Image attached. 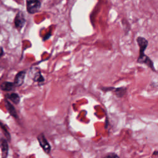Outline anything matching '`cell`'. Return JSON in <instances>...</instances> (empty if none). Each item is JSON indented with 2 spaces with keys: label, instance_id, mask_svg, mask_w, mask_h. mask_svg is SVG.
Segmentation results:
<instances>
[{
  "label": "cell",
  "instance_id": "cell-5",
  "mask_svg": "<svg viewBox=\"0 0 158 158\" xmlns=\"http://www.w3.org/2000/svg\"><path fill=\"white\" fill-rule=\"evenodd\" d=\"M136 42L138 44L139 49V54H143L144 53L145 49L147 48L148 45V40L142 36H138L136 38Z\"/></svg>",
  "mask_w": 158,
  "mask_h": 158
},
{
  "label": "cell",
  "instance_id": "cell-2",
  "mask_svg": "<svg viewBox=\"0 0 158 158\" xmlns=\"http://www.w3.org/2000/svg\"><path fill=\"white\" fill-rule=\"evenodd\" d=\"M37 139H38V141L39 142V144H40V146L42 148L43 151L47 154H49L50 153V152H51V146L50 144L49 143V142L48 141V140L46 139L43 133L40 134L37 136Z\"/></svg>",
  "mask_w": 158,
  "mask_h": 158
},
{
  "label": "cell",
  "instance_id": "cell-13",
  "mask_svg": "<svg viewBox=\"0 0 158 158\" xmlns=\"http://www.w3.org/2000/svg\"><path fill=\"white\" fill-rule=\"evenodd\" d=\"M0 127H1V129H2V130L3 131V133H4V135H5V136H6V138L8 140H10V134H9V132L8 130H7V127H6L4 124H3L2 123H1V122H0Z\"/></svg>",
  "mask_w": 158,
  "mask_h": 158
},
{
  "label": "cell",
  "instance_id": "cell-8",
  "mask_svg": "<svg viewBox=\"0 0 158 158\" xmlns=\"http://www.w3.org/2000/svg\"><path fill=\"white\" fill-rule=\"evenodd\" d=\"M5 106L6 107L7 110H8L9 113L14 118H18V115H17V111L15 109V107H14V106L12 104H10V102L9 101H8L7 99L5 100Z\"/></svg>",
  "mask_w": 158,
  "mask_h": 158
},
{
  "label": "cell",
  "instance_id": "cell-7",
  "mask_svg": "<svg viewBox=\"0 0 158 158\" xmlns=\"http://www.w3.org/2000/svg\"><path fill=\"white\" fill-rule=\"evenodd\" d=\"M0 147L1 148L2 151V156L4 157H7L8 154V150H9V146L7 142L6 139L2 138L0 139Z\"/></svg>",
  "mask_w": 158,
  "mask_h": 158
},
{
  "label": "cell",
  "instance_id": "cell-14",
  "mask_svg": "<svg viewBox=\"0 0 158 158\" xmlns=\"http://www.w3.org/2000/svg\"><path fill=\"white\" fill-rule=\"evenodd\" d=\"M106 157H118V156L117 155V154H116L115 153H110V154H107V156H105Z\"/></svg>",
  "mask_w": 158,
  "mask_h": 158
},
{
  "label": "cell",
  "instance_id": "cell-16",
  "mask_svg": "<svg viewBox=\"0 0 158 158\" xmlns=\"http://www.w3.org/2000/svg\"><path fill=\"white\" fill-rule=\"evenodd\" d=\"M4 55V50L2 47H0V57Z\"/></svg>",
  "mask_w": 158,
  "mask_h": 158
},
{
  "label": "cell",
  "instance_id": "cell-6",
  "mask_svg": "<svg viewBox=\"0 0 158 158\" xmlns=\"http://www.w3.org/2000/svg\"><path fill=\"white\" fill-rule=\"evenodd\" d=\"M25 77V71H20L17 73V75L15 77L14 84L15 87L20 86L24 81Z\"/></svg>",
  "mask_w": 158,
  "mask_h": 158
},
{
  "label": "cell",
  "instance_id": "cell-10",
  "mask_svg": "<svg viewBox=\"0 0 158 158\" xmlns=\"http://www.w3.org/2000/svg\"><path fill=\"white\" fill-rule=\"evenodd\" d=\"M127 88L125 87H119V88H114L112 90V92L114 93L115 96L118 98H122L124 94L126 93Z\"/></svg>",
  "mask_w": 158,
  "mask_h": 158
},
{
  "label": "cell",
  "instance_id": "cell-4",
  "mask_svg": "<svg viewBox=\"0 0 158 158\" xmlns=\"http://www.w3.org/2000/svg\"><path fill=\"white\" fill-rule=\"evenodd\" d=\"M25 22L26 20L25 19L24 14L21 11H19V12H17V14L15 15V17L14 18V21L15 28L20 31L23 27L25 23Z\"/></svg>",
  "mask_w": 158,
  "mask_h": 158
},
{
  "label": "cell",
  "instance_id": "cell-1",
  "mask_svg": "<svg viewBox=\"0 0 158 158\" xmlns=\"http://www.w3.org/2000/svg\"><path fill=\"white\" fill-rule=\"evenodd\" d=\"M26 7L28 14H34L40 10L41 2L40 0H26Z\"/></svg>",
  "mask_w": 158,
  "mask_h": 158
},
{
  "label": "cell",
  "instance_id": "cell-3",
  "mask_svg": "<svg viewBox=\"0 0 158 158\" xmlns=\"http://www.w3.org/2000/svg\"><path fill=\"white\" fill-rule=\"evenodd\" d=\"M137 62L139 64H143L146 65L147 66H148L152 70H153L154 72H156V69L154 67V63L151 60V59L145 54V53L141 54H139V56L138 57L137 59Z\"/></svg>",
  "mask_w": 158,
  "mask_h": 158
},
{
  "label": "cell",
  "instance_id": "cell-9",
  "mask_svg": "<svg viewBox=\"0 0 158 158\" xmlns=\"http://www.w3.org/2000/svg\"><path fill=\"white\" fill-rule=\"evenodd\" d=\"M15 85L14 83L9 82V81H4L1 85V89L3 91H10L14 89L15 88Z\"/></svg>",
  "mask_w": 158,
  "mask_h": 158
},
{
  "label": "cell",
  "instance_id": "cell-11",
  "mask_svg": "<svg viewBox=\"0 0 158 158\" xmlns=\"http://www.w3.org/2000/svg\"><path fill=\"white\" fill-rule=\"evenodd\" d=\"M7 97L15 104H18L20 102V96L17 93H12L8 94L7 95Z\"/></svg>",
  "mask_w": 158,
  "mask_h": 158
},
{
  "label": "cell",
  "instance_id": "cell-12",
  "mask_svg": "<svg viewBox=\"0 0 158 158\" xmlns=\"http://www.w3.org/2000/svg\"><path fill=\"white\" fill-rule=\"evenodd\" d=\"M33 81L35 82H38V83H43L44 81V78H43V75L41 73V72L39 69H38L37 72L35 73L34 75V77L33 78Z\"/></svg>",
  "mask_w": 158,
  "mask_h": 158
},
{
  "label": "cell",
  "instance_id": "cell-15",
  "mask_svg": "<svg viewBox=\"0 0 158 158\" xmlns=\"http://www.w3.org/2000/svg\"><path fill=\"white\" fill-rule=\"evenodd\" d=\"M51 36V33H48L44 38H43V41H44V40H48L49 37Z\"/></svg>",
  "mask_w": 158,
  "mask_h": 158
}]
</instances>
